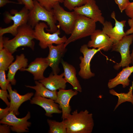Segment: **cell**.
Here are the masks:
<instances>
[{"label": "cell", "mask_w": 133, "mask_h": 133, "mask_svg": "<svg viewBox=\"0 0 133 133\" xmlns=\"http://www.w3.org/2000/svg\"><path fill=\"white\" fill-rule=\"evenodd\" d=\"M64 120L67 133H91L94 125L93 114L87 110H76Z\"/></svg>", "instance_id": "obj_1"}, {"label": "cell", "mask_w": 133, "mask_h": 133, "mask_svg": "<svg viewBox=\"0 0 133 133\" xmlns=\"http://www.w3.org/2000/svg\"><path fill=\"white\" fill-rule=\"evenodd\" d=\"M34 31L28 23L19 26L15 37L11 39L3 37V47L13 54L17 49L22 46L27 47L33 50L35 42Z\"/></svg>", "instance_id": "obj_2"}, {"label": "cell", "mask_w": 133, "mask_h": 133, "mask_svg": "<svg viewBox=\"0 0 133 133\" xmlns=\"http://www.w3.org/2000/svg\"><path fill=\"white\" fill-rule=\"evenodd\" d=\"M34 7L29 10L28 24L33 28L40 21L46 22L49 29H46L50 33L56 32L58 27L56 24L57 21L54 15L53 10L48 11L42 6L36 0H33Z\"/></svg>", "instance_id": "obj_3"}, {"label": "cell", "mask_w": 133, "mask_h": 133, "mask_svg": "<svg viewBox=\"0 0 133 133\" xmlns=\"http://www.w3.org/2000/svg\"><path fill=\"white\" fill-rule=\"evenodd\" d=\"M96 28V22L92 19L85 16L79 15L71 35L64 43V47L66 48L71 42L91 36Z\"/></svg>", "instance_id": "obj_4"}, {"label": "cell", "mask_w": 133, "mask_h": 133, "mask_svg": "<svg viewBox=\"0 0 133 133\" xmlns=\"http://www.w3.org/2000/svg\"><path fill=\"white\" fill-rule=\"evenodd\" d=\"M48 25L44 22H39L34 27L35 39L39 41V45L42 49H45L50 44L57 45L65 43L67 38L65 35L60 37L61 33L59 29L55 32L50 33L45 32V29H48Z\"/></svg>", "instance_id": "obj_5"}, {"label": "cell", "mask_w": 133, "mask_h": 133, "mask_svg": "<svg viewBox=\"0 0 133 133\" xmlns=\"http://www.w3.org/2000/svg\"><path fill=\"white\" fill-rule=\"evenodd\" d=\"M29 10L25 6L20 11L12 9L11 13L14 15L12 16L9 13H6L4 21L6 23L13 21V24L7 28H0V36H3L4 34L10 33L15 36L17 33L18 28L20 26L28 23Z\"/></svg>", "instance_id": "obj_6"}, {"label": "cell", "mask_w": 133, "mask_h": 133, "mask_svg": "<svg viewBox=\"0 0 133 133\" xmlns=\"http://www.w3.org/2000/svg\"><path fill=\"white\" fill-rule=\"evenodd\" d=\"M54 17L58 22L59 26L67 35L71 34L78 15L74 11L68 12L60 5L56 4L53 8Z\"/></svg>", "instance_id": "obj_7"}, {"label": "cell", "mask_w": 133, "mask_h": 133, "mask_svg": "<svg viewBox=\"0 0 133 133\" xmlns=\"http://www.w3.org/2000/svg\"><path fill=\"white\" fill-rule=\"evenodd\" d=\"M133 41V34H132L124 36L118 42L113 44L112 51L119 52L121 56L120 62L114 66L115 69L118 70L121 67H127L131 63L130 47Z\"/></svg>", "instance_id": "obj_8"}, {"label": "cell", "mask_w": 133, "mask_h": 133, "mask_svg": "<svg viewBox=\"0 0 133 133\" xmlns=\"http://www.w3.org/2000/svg\"><path fill=\"white\" fill-rule=\"evenodd\" d=\"M87 44H83L81 47L80 51L83 54L80 56L81 63L79 64L80 70L79 75L82 78L88 79L94 76L95 74L91 71L90 62L93 56L98 52L101 50L100 49H89Z\"/></svg>", "instance_id": "obj_9"}, {"label": "cell", "mask_w": 133, "mask_h": 133, "mask_svg": "<svg viewBox=\"0 0 133 133\" xmlns=\"http://www.w3.org/2000/svg\"><path fill=\"white\" fill-rule=\"evenodd\" d=\"M12 111H10L5 117L0 119V123L5 124L10 126L11 130L17 133L29 132V127L31 122L28 121L31 116L29 112L26 115L22 118H17Z\"/></svg>", "instance_id": "obj_10"}, {"label": "cell", "mask_w": 133, "mask_h": 133, "mask_svg": "<svg viewBox=\"0 0 133 133\" xmlns=\"http://www.w3.org/2000/svg\"><path fill=\"white\" fill-rule=\"evenodd\" d=\"M116 17L115 12L113 11L111 14V17L115 21L114 27H113L110 21H106L102 25L103 27L102 30L109 37L113 44L117 43L126 35L124 31L126 20H123L119 21L116 19Z\"/></svg>", "instance_id": "obj_11"}, {"label": "cell", "mask_w": 133, "mask_h": 133, "mask_svg": "<svg viewBox=\"0 0 133 133\" xmlns=\"http://www.w3.org/2000/svg\"><path fill=\"white\" fill-rule=\"evenodd\" d=\"M73 11L78 15L85 16L96 22H99L103 25L105 22L101 10L95 0H88L86 3L82 6L75 7Z\"/></svg>", "instance_id": "obj_12"}, {"label": "cell", "mask_w": 133, "mask_h": 133, "mask_svg": "<svg viewBox=\"0 0 133 133\" xmlns=\"http://www.w3.org/2000/svg\"><path fill=\"white\" fill-rule=\"evenodd\" d=\"M64 43H63L56 46L53 44L48 45L49 52L47 58L49 66L51 68L53 74H58L60 71L59 64L67 50L64 47Z\"/></svg>", "instance_id": "obj_13"}, {"label": "cell", "mask_w": 133, "mask_h": 133, "mask_svg": "<svg viewBox=\"0 0 133 133\" xmlns=\"http://www.w3.org/2000/svg\"><path fill=\"white\" fill-rule=\"evenodd\" d=\"M91 39L87 44L88 47L100 49L105 51L111 49L113 44L109 37L100 29L95 30L91 35Z\"/></svg>", "instance_id": "obj_14"}, {"label": "cell", "mask_w": 133, "mask_h": 133, "mask_svg": "<svg viewBox=\"0 0 133 133\" xmlns=\"http://www.w3.org/2000/svg\"><path fill=\"white\" fill-rule=\"evenodd\" d=\"M78 92L72 89H60L57 92V97L55 102L58 104L62 111V118L65 119L70 114L71 109L69 102L71 98L77 95Z\"/></svg>", "instance_id": "obj_15"}, {"label": "cell", "mask_w": 133, "mask_h": 133, "mask_svg": "<svg viewBox=\"0 0 133 133\" xmlns=\"http://www.w3.org/2000/svg\"><path fill=\"white\" fill-rule=\"evenodd\" d=\"M49 66L47 57H38L31 62L27 68H22L20 70L27 71L32 74L35 81H39L44 79V72Z\"/></svg>", "instance_id": "obj_16"}, {"label": "cell", "mask_w": 133, "mask_h": 133, "mask_svg": "<svg viewBox=\"0 0 133 133\" xmlns=\"http://www.w3.org/2000/svg\"><path fill=\"white\" fill-rule=\"evenodd\" d=\"M11 85L9 83L7 88L10 96V111H12L15 115L18 116L19 114L18 110L20 105L24 102L30 100L34 93L28 92L23 95H20L15 89L12 90Z\"/></svg>", "instance_id": "obj_17"}, {"label": "cell", "mask_w": 133, "mask_h": 133, "mask_svg": "<svg viewBox=\"0 0 133 133\" xmlns=\"http://www.w3.org/2000/svg\"><path fill=\"white\" fill-rule=\"evenodd\" d=\"M30 103L31 104L37 105L42 107L45 111V115L48 117H52V114L54 113H62V111L59 109L58 104L54 100L50 99L34 96L30 100Z\"/></svg>", "instance_id": "obj_18"}, {"label": "cell", "mask_w": 133, "mask_h": 133, "mask_svg": "<svg viewBox=\"0 0 133 133\" xmlns=\"http://www.w3.org/2000/svg\"><path fill=\"white\" fill-rule=\"evenodd\" d=\"M64 77V72L59 75L52 73L48 77L38 81L50 90L57 91L66 89L67 82Z\"/></svg>", "instance_id": "obj_19"}, {"label": "cell", "mask_w": 133, "mask_h": 133, "mask_svg": "<svg viewBox=\"0 0 133 133\" xmlns=\"http://www.w3.org/2000/svg\"><path fill=\"white\" fill-rule=\"evenodd\" d=\"M28 60L23 53L17 55L15 61L8 67L7 79L12 85H15L16 80L15 76L17 71L22 68H26L28 65Z\"/></svg>", "instance_id": "obj_20"}, {"label": "cell", "mask_w": 133, "mask_h": 133, "mask_svg": "<svg viewBox=\"0 0 133 133\" xmlns=\"http://www.w3.org/2000/svg\"><path fill=\"white\" fill-rule=\"evenodd\" d=\"M61 63L64 70V78L67 83L71 85L74 90L81 92L82 88L76 76L75 67L62 59Z\"/></svg>", "instance_id": "obj_21"}, {"label": "cell", "mask_w": 133, "mask_h": 133, "mask_svg": "<svg viewBox=\"0 0 133 133\" xmlns=\"http://www.w3.org/2000/svg\"><path fill=\"white\" fill-rule=\"evenodd\" d=\"M133 72V65L123 68L115 78L109 80L108 83V88L111 89L119 84H122L123 88L128 86L130 81L129 77Z\"/></svg>", "instance_id": "obj_22"}, {"label": "cell", "mask_w": 133, "mask_h": 133, "mask_svg": "<svg viewBox=\"0 0 133 133\" xmlns=\"http://www.w3.org/2000/svg\"><path fill=\"white\" fill-rule=\"evenodd\" d=\"M35 85L34 86L25 85L26 87L35 90L34 96H41L50 99L54 101L56 100L57 94V91H52L50 90L39 81H35Z\"/></svg>", "instance_id": "obj_23"}, {"label": "cell", "mask_w": 133, "mask_h": 133, "mask_svg": "<svg viewBox=\"0 0 133 133\" xmlns=\"http://www.w3.org/2000/svg\"><path fill=\"white\" fill-rule=\"evenodd\" d=\"M133 81L132 82V85L129 89V91L127 93H118L112 89L109 90V93L110 94L116 96L118 98L117 104L115 107L114 111H115L121 104L126 102H130L133 105Z\"/></svg>", "instance_id": "obj_24"}, {"label": "cell", "mask_w": 133, "mask_h": 133, "mask_svg": "<svg viewBox=\"0 0 133 133\" xmlns=\"http://www.w3.org/2000/svg\"><path fill=\"white\" fill-rule=\"evenodd\" d=\"M12 54L5 48L0 50V70L6 71L8 69L14 59Z\"/></svg>", "instance_id": "obj_25"}, {"label": "cell", "mask_w": 133, "mask_h": 133, "mask_svg": "<svg viewBox=\"0 0 133 133\" xmlns=\"http://www.w3.org/2000/svg\"><path fill=\"white\" fill-rule=\"evenodd\" d=\"M47 122L49 126V133H67L66 124L64 120L61 122L48 119Z\"/></svg>", "instance_id": "obj_26"}, {"label": "cell", "mask_w": 133, "mask_h": 133, "mask_svg": "<svg viewBox=\"0 0 133 133\" xmlns=\"http://www.w3.org/2000/svg\"><path fill=\"white\" fill-rule=\"evenodd\" d=\"M88 0H64V6L69 10H73L76 7L86 4Z\"/></svg>", "instance_id": "obj_27"}, {"label": "cell", "mask_w": 133, "mask_h": 133, "mask_svg": "<svg viewBox=\"0 0 133 133\" xmlns=\"http://www.w3.org/2000/svg\"><path fill=\"white\" fill-rule=\"evenodd\" d=\"M42 7L48 11L52 10L58 3H63L64 0H36Z\"/></svg>", "instance_id": "obj_28"}, {"label": "cell", "mask_w": 133, "mask_h": 133, "mask_svg": "<svg viewBox=\"0 0 133 133\" xmlns=\"http://www.w3.org/2000/svg\"><path fill=\"white\" fill-rule=\"evenodd\" d=\"M5 71L0 70V86L1 89L7 90V87L10 83L6 78Z\"/></svg>", "instance_id": "obj_29"}, {"label": "cell", "mask_w": 133, "mask_h": 133, "mask_svg": "<svg viewBox=\"0 0 133 133\" xmlns=\"http://www.w3.org/2000/svg\"><path fill=\"white\" fill-rule=\"evenodd\" d=\"M7 90L0 89V98L4 102L7 106L9 107L10 103L8 99H10V96Z\"/></svg>", "instance_id": "obj_30"}, {"label": "cell", "mask_w": 133, "mask_h": 133, "mask_svg": "<svg viewBox=\"0 0 133 133\" xmlns=\"http://www.w3.org/2000/svg\"><path fill=\"white\" fill-rule=\"evenodd\" d=\"M121 13L125 10L130 3L129 0H114Z\"/></svg>", "instance_id": "obj_31"}, {"label": "cell", "mask_w": 133, "mask_h": 133, "mask_svg": "<svg viewBox=\"0 0 133 133\" xmlns=\"http://www.w3.org/2000/svg\"><path fill=\"white\" fill-rule=\"evenodd\" d=\"M19 4H23L29 10L32 9L34 7L33 0H17Z\"/></svg>", "instance_id": "obj_32"}, {"label": "cell", "mask_w": 133, "mask_h": 133, "mask_svg": "<svg viewBox=\"0 0 133 133\" xmlns=\"http://www.w3.org/2000/svg\"><path fill=\"white\" fill-rule=\"evenodd\" d=\"M124 11L128 17L130 18H133V2H130Z\"/></svg>", "instance_id": "obj_33"}, {"label": "cell", "mask_w": 133, "mask_h": 133, "mask_svg": "<svg viewBox=\"0 0 133 133\" xmlns=\"http://www.w3.org/2000/svg\"><path fill=\"white\" fill-rule=\"evenodd\" d=\"M0 125V133H9L11 130L10 126L6 124H2Z\"/></svg>", "instance_id": "obj_34"}, {"label": "cell", "mask_w": 133, "mask_h": 133, "mask_svg": "<svg viewBox=\"0 0 133 133\" xmlns=\"http://www.w3.org/2000/svg\"><path fill=\"white\" fill-rule=\"evenodd\" d=\"M128 23L130 28L125 32L126 35L133 34V18L129 19Z\"/></svg>", "instance_id": "obj_35"}, {"label": "cell", "mask_w": 133, "mask_h": 133, "mask_svg": "<svg viewBox=\"0 0 133 133\" xmlns=\"http://www.w3.org/2000/svg\"><path fill=\"white\" fill-rule=\"evenodd\" d=\"M10 112L9 107L5 108H0V119H1L6 116Z\"/></svg>", "instance_id": "obj_36"}, {"label": "cell", "mask_w": 133, "mask_h": 133, "mask_svg": "<svg viewBox=\"0 0 133 133\" xmlns=\"http://www.w3.org/2000/svg\"><path fill=\"white\" fill-rule=\"evenodd\" d=\"M10 3H12L16 4H19L18 2H16L14 1H11L9 0H0V7H1L7 4Z\"/></svg>", "instance_id": "obj_37"}, {"label": "cell", "mask_w": 133, "mask_h": 133, "mask_svg": "<svg viewBox=\"0 0 133 133\" xmlns=\"http://www.w3.org/2000/svg\"><path fill=\"white\" fill-rule=\"evenodd\" d=\"M131 63L133 65V50L132 51V52L131 54Z\"/></svg>", "instance_id": "obj_38"}]
</instances>
